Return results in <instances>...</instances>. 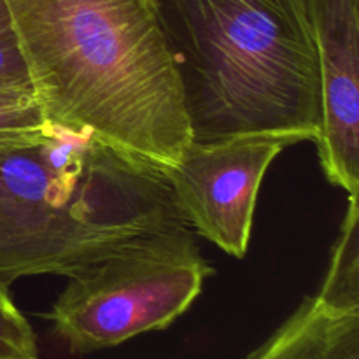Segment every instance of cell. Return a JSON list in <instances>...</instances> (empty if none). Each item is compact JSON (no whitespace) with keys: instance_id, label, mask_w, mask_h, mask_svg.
Returning a JSON list of instances; mask_svg holds the SVG:
<instances>
[{"instance_id":"cell-8","label":"cell","mask_w":359,"mask_h":359,"mask_svg":"<svg viewBox=\"0 0 359 359\" xmlns=\"http://www.w3.org/2000/svg\"><path fill=\"white\" fill-rule=\"evenodd\" d=\"M359 210L358 195L349 196V210L333 245L332 262L316 297L330 309L359 312Z\"/></svg>"},{"instance_id":"cell-1","label":"cell","mask_w":359,"mask_h":359,"mask_svg":"<svg viewBox=\"0 0 359 359\" xmlns=\"http://www.w3.org/2000/svg\"><path fill=\"white\" fill-rule=\"evenodd\" d=\"M191 230L161 168L86 128L44 121L0 135V283L70 277Z\"/></svg>"},{"instance_id":"cell-5","label":"cell","mask_w":359,"mask_h":359,"mask_svg":"<svg viewBox=\"0 0 359 359\" xmlns=\"http://www.w3.org/2000/svg\"><path fill=\"white\" fill-rule=\"evenodd\" d=\"M300 142L290 133L191 140L177 163L161 172L188 226L226 255L242 258L266 168L287 146Z\"/></svg>"},{"instance_id":"cell-10","label":"cell","mask_w":359,"mask_h":359,"mask_svg":"<svg viewBox=\"0 0 359 359\" xmlns=\"http://www.w3.org/2000/svg\"><path fill=\"white\" fill-rule=\"evenodd\" d=\"M0 90H27L34 93L27 60L6 0H0Z\"/></svg>"},{"instance_id":"cell-4","label":"cell","mask_w":359,"mask_h":359,"mask_svg":"<svg viewBox=\"0 0 359 359\" xmlns=\"http://www.w3.org/2000/svg\"><path fill=\"white\" fill-rule=\"evenodd\" d=\"M212 273L191 230L161 235L67 277L42 318L72 354H91L167 330Z\"/></svg>"},{"instance_id":"cell-11","label":"cell","mask_w":359,"mask_h":359,"mask_svg":"<svg viewBox=\"0 0 359 359\" xmlns=\"http://www.w3.org/2000/svg\"><path fill=\"white\" fill-rule=\"evenodd\" d=\"M37 98L27 90H0V135L28 130L44 123Z\"/></svg>"},{"instance_id":"cell-7","label":"cell","mask_w":359,"mask_h":359,"mask_svg":"<svg viewBox=\"0 0 359 359\" xmlns=\"http://www.w3.org/2000/svg\"><path fill=\"white\" fill-rule=\"evenodd\" d=\"M245 359H359V312L309 297Z\"/></svg>"},{"instance_id":"cell-6","label":"cell","mask_w":359,"mask_h":359,"mask_svg":"<svg viewBox=\"0 0 359 359\" xmlns=\"http://www.w3.org/2000/svg\"><path fill=\"white\" fill-rule=\"evenodd\" d=\"M304 4L319 72V161L326 179L354 196L359 193V0Z\"/></svg>"},{"instance_id":"cell-9","label":"cell","mask_w":359,"mask_h":359,"mask_svg":"<svg viewBox=\"0 0 359 359\" xmlns=\"http://www.w3.org/2000/svg\"><path fill=\"white\" fill-rule=\"evenodd\" d=\"M0 359H39L35 333L0 283Z\"/></svg>"},{"instance_id":"cell-2","label":"cell","mask_w":359,"mask_h":359,"mask_svg":"<svg viewBox=\"0 0 359 359\" xmlns=\"http://www.w3.org/2000/svg\"><path fill=\"white\" fill-rule=\"evenodd\" d=\"M46 121L158 168L193 140L153 0H6Z\"/></svg>"},{"instance_id":"cell-3","label":"cell","mask_w":359,"mask_h":359,"mask_svg":"<svg viewBox=\"0 0 359 359\" xmlns=\"http://www.w3.org/2000/svg\"><path fill=\"white\" fill-rule=\"evenodd\" d=\"M193 140L319 133L318 58L304 0H153Z\"/></svg>"}]
</instances>
